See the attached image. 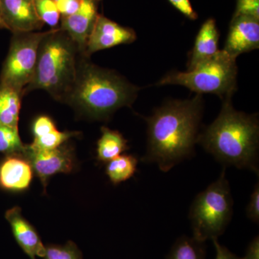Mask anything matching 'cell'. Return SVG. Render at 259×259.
Segmentation results:
<instances>
[{
    "label": "cell",
    "mask_w": 259,
    "mask_h": 259,
    "mask_svg": "<svg viewBox=\"0 0 259 259\" xmlns=\"http://www.w3.org/2000/svg\"><path fill=\"white\" fill-rule=\"evenodd\" d=\"M202 95L165 103L146 117L148 144L146 163H157L167 172L192 156L197 144L203 112Z\"/></svg>",
    "instance_id": "obj_1"
},
{
    "label": "cell",
    "mask_w": 259,
    "mask_h": 259,
    "mask_svg": "<svg viewBox=\"0 0 259 259\" xmlns=\"http://www.w3.org/2000/svg\"><path fill=\"white\" fill-rule=\"evenodd\" d=\"M231 98L223 99L221 112L199 134L197 144L223 164L248 168L258 175V117L237 111Z\"/></svg>",
    "instance_id": "obj_2"
},
{
    "label": "cell",
    "mask_w": 259,
    "mask_h": 259,
    "mask_svg": "<svg viewBox=\"0 0 259 259\" xmlns=\"http://www.w3.org/2000/svg\"><path fill=\"white\" fill-rule=\"evenodd\" d=\"M83 56L74 84L64 102L95 120H107L123 107H131L141 88L111 70L99 67Z\"/></svg>",
    "instance_id": "obj_3"
},
{
    "label": "cell",
    "mask_w": 259,
    "mask_h": 259,
    "mask_svg": "<svg viewBox=\"0 0 259 259\" xmlns=\"http://www.w3.org/2000/svg\"><path fill=\"white\" fill-rule=\"evenodd\" d=\"M79 54L66 32L51 28L40 42L33 78L24 94L42 90L58 101L64 102L76 79Z\"/></svg>",
    "instance_id": "obj_4"
},
{
    "label": "cell",
    "mask_w": 259,
    "mask_h": 259,
    "mask_svg": "<svg viewBox=\"0 0 259 259\" xmlns=\"http://www.w3.org/2000/svg\"><path fill=\"white\" fill-rule=\"evenodd\" d=\"M236 59L226 51L199 63L187 71H172L165 75L156 84L180 85L197 95L213 94L221 99L233 96L237 90Z\"/></svg>",
    "instance_id": "obj_5"
},
{
    "label": "cell",
    "mask_w": 259,
    "mask_h": 259,
    "mask_svg": "<svg viewBox=\"0 0 259 259\" xmlns=\"http://www.w3.org/2000/svg\"><path fill=\"white\" fill-rule=\"evenodd\" d=\"M233 204L224 168L218 180L200 192L192 202L190 219L193 238L204 243L218 239L231 221Z\"/></svg>",
    "instance_id": "obj_6"
},
{
    "label": "cell",
    "mask_w": 259,
    "mask_h": 259,
    "mask_svg": "<svg viewBox=\"0 0 259 259\" xmlns=\"http://www.w3.org/2000/svg\"><path fill=\"white\" fill-rule=\"evenodd\" d=\"M49 32H13L0 73V83L25 95L33 78L40 42Z\"/></svg>",
    "instance_id": "obj_7"
},
{
    "label": "cell",
    "mask_w": 259,
    "mask_h": 259,
    "mask_svg": "<svg viewBox=\"0 0 259 259\" xmlns=\"http://www.w3.org/2000/svg\"><path fill=\"white\" fill-rule=\"evenodd\" d=\"M23 155L36 172L46 190L48 180L56 174H67L75 168L74 150L68 145L52 150L37 149L25 145Z\"/></svg>",
    "instance_id": "obj_8"
},
{
    "label": "cell",
    "mask_w": 259,
    "mask_h": 259,
    "mask_svg": "<svg viewBox=\"0 0 259 259\" xmlns=\"http://www.w3.org/2000/svg\"><path fill=\"white\" fill-rule=\"evenodd\" d=\"M136 32L132 28L122 26L99 14L89 37L84 56L88 58L97 51L131 44L136 40Z\"/></svg>",
    "instance_id": "obj_9"
},
{
    "label": "cell",
    "mask_w": 259,
    "mask_h": 259,
    "mask_svg": "<svg viewBox=\"0 0 259 259\" xmlns=\"http://www.w3.org/2000/svg\"><path fill=\"white\" fill-rule=\"evenodd\" d=\"M98 0H81L74 14L61 18L59 28L66 32L84 56L87 44L98 17Z\"/></svg>",
    "instance_id": "obj_10"
},
{
    "label": "cell",
    "mask_w": 259,
    "mask_h": 259,
    "mask_svg": "<svg viewBox=\"0 0 259 259\" xmlns=\"http://www.w3.org/2000/svg\"><path fill=\"white\" fill-rule=\"evenodd\" d=\"M259 47V20L243 15H233L223 51L237 59L244 53Z\"/></svg>",
    "instance_id": "obj_11"
},
{
    "label": "cell",
    "mask_w": 259,
    "mask_h": 259,
    "mask_svg": "<svg viewBox=\"0 0 259 259\" xmlns=\"http://www.w3.org/2000/svg\"><path fill=\"white\" fill-rule=\"evenodd\" d=\"M0 9L7 28L13 33L40 31L44 27L34 0H0Z\"/></svg>",
    "instance_id": "obj_12"
},
{
    "label": "cell",
    "mask_w": 259,
    "mask_h": 259,
    "mask_svg": "<svg viewBox=\"0 0 259 259\" xmlns=\"http://www.w3.org/2000/svg\"><path fill=\"white\" fill-rule=\"evenodd\" d=\"M5 218L11 226L12 231L20 248L31 259L44 258L46 246L35 228L22 215L21 209L14 207L5 213Z\"/></svg>",
    "instance_id": "obj_13"
},
{
    "label": "cell",
    "mask_w": 259,
    "mask_h": 259,
    "mask_svg": "<svg viewBox=\"0 0 259 259\" xmlns=\"http://www.w3.org/2000/svg\"><path fill=\"white\" fill-rule=\"evenodd\" d=\"M33 177V168L23 154L7 156L0 163V187L12 192L28 190Z\"/></svg>",
    "instance_id": "obj_14"
},
{
    "label": "cell",
    "mask_w": 259,
    "mask_h": 259,
    "mask_svg": "<svg viewBox=\"0 0 259 259\" xmlns=\"http://www.w3.org/2000/svg\"><path fill=\"white\" fill-rule=\"evenodd\" d=\"M218 41L219 32L215 20L209 18L202 25L196 37L187 70L193 69L199 63L215 55L219 51Z\"/></svg>",
    "instance_id": "obj_15"
},
{
    "label": "cell",
    "mask_w": 259,
    "mask_h": 259,
    "mask_svg": "<svg viewBox=\"0 0 259 259\" xmlns=\"http://www.w3.org/2000/svg\"><path fill=\"white\" fill-rule=\"evenodd\" d=\"M23 97L15 89L0 83V125L18 127Z\"/></svg>",
    "instance_id": "obj_16"
},
{
    "label": "cell",
    "mask_w": 259,
    "mask_h": 259,
    "mask_svg": "<svg viewBox=\"0 0 259 259\" xmlns=\"http://www.w3.org/2000/svg\"><path fill=\"white\" fill-rule=\"evenodd\" d=\"M101 132V137L97 142V159L99 161L107 163L128 149L127 140L118 131L102 127Z\"/></svg>",
    "instance_id": "obj_17"
},
{
    "label": "cell",
    "mask_w": 259,
    "mask_h": 259,
    "mask_svg": "<svg viewBox=\"0 0 259 259\" xmlns=\"http://www.w3.org/2000/svg\"><path fill=\"white\" fill-rule=\"evenodd\" d=\"M137 158L132 155H120L107 162L106 174L114 185L129 180L137 171Z\"/></svg>",
    "instance_id": "obj_18"
},
{
    "label": "cell",
    "mask_w": 259,
    "mask_h": 259,
    "mask_svg": "<svg viewBox=\"0 0 259 259\" xmlns=\"http://www.w3.org/2000/svg\"><path fill=\"white\" fill-rule=\"evenodd\" d=\"M166 259H206L205 243L193 237H180L172 246Z\"/></svg>",
    "instance_id": "obj_19"
},
{
    "label": "cell",
    "mask_w": 259,
    "mask_h": 259,
    "mask_svg": "<svg viewBox=\"0 0 259 259\" xmlns=\"http://www.w3.org/2000/svg\"><path fill=\"white\" fill-rule=\"evenodd\" d=\"M25 145L22 142L18 127L0 125V153L7 156L23 154Z\"/></svg>",
    "instance_id": "obj_20"
},
{
    "label": "cell",
    "mask_w": 259,
    "mask_h": 259,
    "mask_svg": "<svg viewBox=\"0 0 259 259\" xmlns=\"http://www.w3.org/2000/svg\"><path fill=\"white\" fill-rule=\"evenodd\" d=\"M79 134V132H62L55 129L45 136L34 139L33 142L30 146L37 149H55L66 144V141H69L71 138L77 136Z\"/></svg>",
    "instance_id": "obj_21"
},
{
    "label": "cell",
    "mask_w": 259,
    "mask_h": 259,
    "mask_svg": "<svg viewBox=\"0 0 259 259\" xmlns=\"http://www.w3.org/2000/svg\"><path fill=\"white\" fill-rule=\"evenodd\" d=\"M37 16L42 23L49 25L51 29L58 28L61 15L54 0H34Z\"/></svg>",
    "instance_id": "obj_22"
},
{
    "label": "cell",
    "mask_w": 259,
    "mask_h": 259,
    "mask_svg": "<svg viewBox=\"0 0 259 259\" xmlns=\"http://www.w3.org/2000/svg\"><path fill=\"white\" fill-rule=\"evenodd\" d=\"M44 259H82L77 245L73 241L64 245H49L46 246Z\"/></svg>",
    "instance_id": "obj_23"
},
{
    "label": "cell",
    "mask_w": 259,
    "mask_h": 259,
    "mask_svg": "<svg viewBox=\"0 0 259 259\" xmlns=\"http://www.w3.org/2000/svg\"><path fill=\"white\" fill-rule=\"evenodd\" d=\"M32 134L34 139L45 136L56 129L55 123L49 116L41 115L37 117L32 124Z\"/></svg>",
    "instance_id": "obj_24"
},
{
    "label": "cell",
    "mask_w": 259,
    "mask_h": 259,
    "mask_svg": "<svg viewBox=\"0 0 259 259\" xmlns=\"http://www.w3.org/2000/svg\"><path fill=\"white\" fill-rule=\"evenodd\" d=\"M234 15H243L259 20V0H237Z\"/></svg>",
    "instance_id": "obj_25"
},
{
    "label": "cell",
    "mask_w": 259,
    "mask_h": 259,
    "mask_svg": "<svg viewBox=\"0 0 259 259\" xmlns=\"http://www.w3.org/2000/svg\"><path fill=\"white\" fill-rule=\"evenodd\" d=\"M246 214L250 221L255 223L259 221V185H255L253 193L250 196L249 203L247 206Z\"/></svg>",
    "instance_id": "obj_26"
},
{
    "label": "cell",
    "mask_w": 259,
    "mask_h": 259,
    "mask_svg": "<svg viewBox=\"0 0 259 259\" xmlns=\"http://www.w3.org/2000/svg\"><path fill=\"white\" fill-rule=\"evenodd\" d=\"M61 18L74 14L79 9L81 0H54Z\"/></svg>",
    "instance_id": "obj_27"
},
{
    "label": "cell",
    "mask_w": 259,
    "mask_h": 259,
    "mask_svg": "<svg viewBox=\"0 0 259 259\" xmlns=\"http://www.w3.org/2000/svg\"><path fill=\"white\" fill-rule=\"evenodd\" d=\"M168 2L182 14L185 15L186 18L192 20H197L198 18V15L192 8L190 0H168Z\"/></svg>",
    "instance_id": "obj_28"
},
{
    "label": "cell",
    "mask_w": 259,
    "mask_h": 259,
    "mask_svg": "<svg viewBox=\"0 0 259 259\" xmlns=\"http://www.w3.org/2000/svg\"><path fill=\"white\" fill-rule=\"evenodd\" d=\"M212 241L216 251V256L214 259H241L236 255L231 253L224 245H221L218 239H213Z\"/></svg>",
    "instance_id": "obj_29"
},
{
    "label": "cell",
    "mask_w": 259,
    "mask_h": 259,
    "mask_svg": "<svg viewBox=\"0 0 259 259\" xmlns=\"http://www.w3.org/2000/svg\"><path fill=\"white\" fill-rule=\"evenodd\" d=\"M241 259H259V238L255 237L248 245L245 255Z\"/></svg>",
    "instance_id": "obj_30"
},
{
    "label": "cell",
    "mask_w": 259,
    "mask_h": 259,
    "mask_svg": "<svg viewBox=\"0 0 259 259\" xmlns=\"http://www.w3.org/2000/svg\"><path fill=\"white\" fill-rule=\"evenodd\" d=\"M0 29H6V30H8L4 23V20H3V17H2L1 9H0Z\"/></svg>",
    "instance_id": "obj_31"
},
{
    "label": "cell",
    "mask_w": 259,
    "mask_h": 259,
    "mask_svg": "<svg viewBox=\"0 0 259 259\" xmlns=\"http://www.w3.org/2000/svg\"><path fill=\"white\" fill-rule=\"evenodd\" d=\"M98 1H99V2H100V0H98Z\"/></svg>",
    "instance_id": "obj_32"
}]
</instances>
